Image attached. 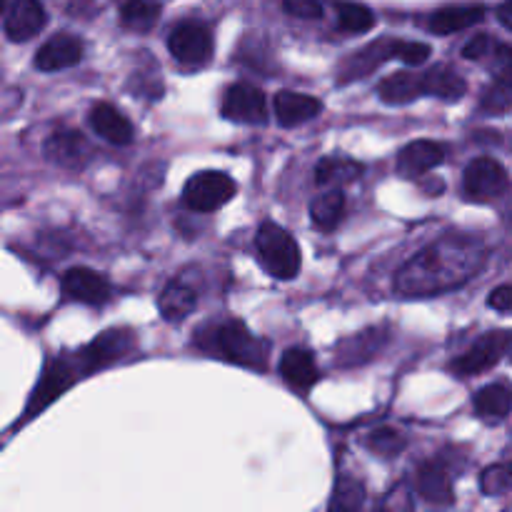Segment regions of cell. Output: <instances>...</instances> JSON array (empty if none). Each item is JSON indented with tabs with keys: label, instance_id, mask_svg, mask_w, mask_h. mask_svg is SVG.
<instances>
[{
	"label": "cell",
	"instance_id": "cell-29",
	"mask_svg": "<svg viewBox=\"0 0 512 512\" xmlns=\"http://www.w3.org/2000/svg\"><path fill=\"white\" fill-rule=\"evenodd\" d=\"M335 10H338L340 28L348 30V33H365L375 25V15L368 5L335 3Z\"/></svg>",
	"mask_w": 512,
	"mask_h": 512
},
{
	"label": "cell",
	"instance_id": "cell-5",
	"mask_svg": "<svg viewBox=\"0 0 512 512\" xmlns=\"http://www.w3.org/2000/svg\"><path fill=\"white\" fill-rule=\"evenodd\" d=\"M168 48L178 63L198 68L213 58V33L200 20H183L170 33Z\"/></svg>",
	"mask_w": 512,
	"mask_h": 512
},
{
	"label": "cell",
	"instance_id": "cell-11",
	"mask_svg": "<svg viewBox=\"0 0 512 512\" xmlns=\"http://www.w3.org/2000/svg\"><path fill=\"white\" fill-rule=\"evenodd\" d=\"M445 155H448V145L438 143V140H415L400 150L398 173L408 180L423 178L425 173L443 163Z\"/></svg>",
	"mask_w": 512,
	"mask_h": 512
},
{
	"label": "cell",
	"instance_id": "cell-31",
	"mask_svg": "<svg viewBox=\"0 0 512 512\" xmlns=\"http://www.w3.org/2000/svg\"><path fill=\"white\" fill-rule=\"evenodd\" d=\"M365 503V490L358 480L343 478L335 485L333 500H330V508L333 510H360Z\"/></svg>",
	"mask_w": 512,
	"mask_h": 512
},
{
	"label": "cell",
	"instance_id": "cell-34",
	"mask_svg": "<svg viewBox=\"0 0 512 512\" xmlns=\"http://www.w3.org/2000/svg\"><path fill=\"white\" fill-rule=\"evenodd\" d=\"M490 73H493L495 80L500 83L512 85V45L503 43L495 48L493 63H490Z\"/></svg>",
	"mask_w": 512,
	"mask_h": 512
},
{
	"label": "cell",
	"instance_id": "cell-15",
	"mask_svg": "<svg viewBox=\"0 0 512 512\" xmlns=\"http://www.w3.org/2000/svg\"><path fill=\"white\" fill-rule=\"evenodd\" d=\"M418 493L430 505H453V475L440 460H428L418 470Z\"/></svg>",
	"mask_w": 512,
	"mask_h": 512
},
{
	"label": "cell",
	"instance_id": "cell-12",
	"mask_svg": "<svg viewBox=\"0 0 512 512\" xmlns=\"http://www.w3.org/2000/svg\"><path fill=\"white\" fill-rule=\"evenodd\" d=\"M85 45L83 40L75 38V35L60 33L53 35L48 43L40 45V50L35 53V68L43 70V73H53V70L73 68L83 60Z\"/></svg>",
	"mask_w": 512,
	"mask_h": 512
},
{
	"label": "cell",
	"instance_id": "cell-30",
	"mask_svg": "<svg viewBox=\"0 0 512 512\" xmlns=\"http://www.w3.org/2000/svg\"><path fill=\"white\" fill-rule=\"evenodd\" d=\"M365 445L378 458H395L405 448V435L395 428H378L368 435Z\"/></svg>",
	"mask_w": 512,
	"mask_h": 512
},
{
	"label": "cell",
	"instance_id": "cell-7",
	"mask_svg": "<svg viewBox=\"0 0 512 512\" xmlns=\"http://www.w3.org/2000/svg\"><path fill=\"white\" fill-rule=\"evenodd\" d=\"M512 335L505 330H493V333L483 335L468 353H463L460 358H455L448 365V370L458 378H470V375H480L485 370H490L493 365H498V360L505 353H510Z\"/></svg>",
	"mask_w": 512,
	"mask_h": 512
},
{
	"label": "cell",
	"instance_id": "cell-40",
	"mask_svg": "<svg viewBox=\"0 0 512 512\" xmlns=\"http://www.w3.org/2000/svg\"><path fill=\"white\" fill-rule=\"evenodd\" d=\"M510 353H512V343H510Z\"/></svg>",
	"mask_w": 512,
	"mask_h": 512
},
{
	"label": "cell",
	"instance_id": "cell-24",
	"mask_svg": "<svg viewBox=\"0 0 512 512\" xmlns=\"http://www.w3.org/2000/svg\"><path fill=\"white\" fill-rule=\"evenodd\" d=\"M423 83L425 95L448 100V103H455V100H460L468 93V83H465L450 65H435V68L425 70Z\"/></svg>",
	"mask_w": 512,
	"mask_h": 512
},
{
	"label": "cell",
	"instance_id": "cell-33",
	"mask_svg": "<svg viewBox=\"0 0 512 512\" xmlns=\"http://www.w3.org/2000/svg\"><path fill=\"white\" fill-rule=\"evenodd\" d=\"M480 490L490 498L495 495H505L512 490V463H500V465H490L488 470L480 478Z\"/></svg>",
	"mask_w": 512,
	"mask_h": 512
},
{
	"label": "cell",
	"instance_id": "cell-21",
	"mask_svg": "<svg viewBox=\"0 0 512 512\" xmlns=\"http://www.w3.org/2000/svg\"><path fill=\"white\" fill-rule=\"evenodd\" d=\"M73 380H75L73 365L65 363V360H55V363H50L48 370H45L43 380H40V385L35 388L33 400H30L28 405V413L33 415L38 413V410H43L48 403H53V400L58 398V395L73 383Z\"/></svg>",
	"mask_w": 512,
	"mask_h": 512
},
{
	"label": "cell",
	"instance_id": "cell-10",
	"mask_svg": "<svg viewBox=\"0 0 512 512\" xmlns=\"http://www.w3.org/2000/svg\"><path fill=\"white\" fill-rule=\"evenodd\" d=\"M45 23H48V13H45L40 0H13L5 8L3 30L13 43L35 38L45 28Z\"/></svg>",
	"mask_w": 512,
	"mask_h": 512
},
{
	"label": "cell",
	"instance_id": "cell-4",
	"mask_svg": "<svg viewBox=\"0 0 512 512\" xmlns=\"http://www.w3.org/2000/svg\"><path fill=\"white\" fill-rule=\"evenodd\" d=\"M235 180L220 170H203L185 183L183 203L195 213H213L235 198Z\"/></svg>",
	"mask_w": 512,
	"mask_h": 512
},
{
	"label": "cell",
	"instance_id": "cell-17",
	"mask_svg": "<svg viewBox=\"0 0 512 512\" xmlns=\"http://www.w3.org/2000/svg\"><path fill=\"white\" fill-rule=\"evenodd\" d=\"M485 18V8L480 3H468V5H445L438 8L428 18L430 33L435 35H453L460 33L465 28H473L480 20Z\"/></svg>",
	"mask_w": 512,
	"mask_h": 512
},
{
	"label": "cell",
	"instance_id": "cell-2",
	"mask_svg": "<svg viewBox=\"0 0 512 512\" xmlns=\"http://www.w3.org/2000/svg\"><path fill=\"white\" fill-rule=\"evenodd\" d=\"M198 343L213 355H220V358L243 365V368H268V345H265V340L255 338L240 320H225L215 328L203 330L198 335Z\"/></svg>",
	"mask_w": 512,
	"mask_h": 512
},
{
	"label": "cell",
	"instance_id": "cell-39",
	"mask_svg": "<svg viewBox=\"0 0 512 512\" xmlns=\"http://www.w3.org/2000/svg\"><path fill=\"white\" fill-rule=\"evenodd\" d=\"M498 20L505 25V28L512 30V0H505L498 8Z\"/></svg>",
	"mask_w": 512,
	"mask_h": 512
},
{
	"label": "cell",
	"instance_id": "cell-28",
	"mask_svg": "<svg viewBox=\"0 0 512 512\" xmlns=\"http://www.w3.org/2000/svg\"><path fill=\"white\" fill-rule=\"evenodd\" d=\"M160 18V5L153 0H125L120 8V20L130 30H150Z\"/></svg>",
	"mask_w": 512,
	"mask_h": 512
},
{
	"label": "cell",
	"instance_id": "cell-1",
	"mask_svg": "<svg viewBox=\"0 0 512 512\" xmlns=\"http://www.w3.org/2000/svg\"><path fill=\"white\" fill-rule=\"evenodd\" d=\"M483 243L470 235H445L415 258H410L395 275V290L405 298H428L448 293L468 283L485 265Z\"/></svg>",
	"mask_w": 512,
	"mask_h": 512
},
{
	"label": "cell",
	"instance_id": "cell-37",
	"mask_svg": "<svg viewBox=\"0 0 512 512\" xmlns=\"http://www.w3.org/2000/svg\"><path fill=\"white\" fill-rule=\"evenodd\" d=\"M283 8L285 13L303 20L323 18V5H320V0H283Z\"/></svg>",
	"mask_w": 512,
	"mask_h": 512
},
{
	"label": "cell",
	"instance_id": "cell-19",
	"mask_svg": "<svg viewBox=\"0 0 512 512\" xmlns=\"http://www.w3.org/2000/svg\"><path fill=\"white\" fill-rule=\"evenodd\" d=\"M90 128L113 145H128L135 135L133 123L110 103H98L90 110Z\"/></svg>",
	"mask_w": 512,
	"mask_h": 512
},
{
	"label": "cell",
	"instance_id": "cell-32",
	"mask_svg": "<svg viewBox=\"0 0 512 512\" xmlns=\"http://www.w3.org/2000/svg\"><path fill=\"white\" fill-rule=\"evenodd\" d=\"M480 110L485 115H505L512 110V85L500 83L495 80L493 85H488L480 98Z\"/></svg>",
	"mask_w": 512,
	"mask_h": 512
},
{
	"label": "cell",
	"instance_id": "cell-25",
	"mask_svg": "<svg viewBox=\"0 0 512 512\" xmlns=\"http://www.w3.org/2000/svg\"><path fill=\"white\" fill-rule=\"evenodd\" d=\"M510 410H512V388L508 383L485 385V388L475 395V413H478V418L488 420V423L508 418Z\"/></svg>",
	"mask_w": 512,
	"mask_h": 512
},
{
	"label": "cell",
	"instance_id": "cell-16",
	"mask_svg": "<svg viewBox=\"0 0 512 512\" xmlns=\"http://www.w3.org/2000/svg\"><path fill=\"white\" fill-rule=\"evenodd\" d=\"M133 348V335L130 330H108L100 338H95L88 348L83 350L85 370L103 368V365H110L113 360L128 355V350Z\"/></svg>",
	"mask_w": 512,
	"mask_h": 512
},
{
	"label": "cell",
	"instance_id": "cell-26",
	"mask_svg": "<svg viewBox=\"0 0 512 512\" xmlns=\"http://www.w3.org/2000/svg\"><path fill=\"white\" fill-rule=\"evenodd\" d=\"M310 218L318 225L320 230L330 233V230L338 228L345 218V195L338 188L328 190V193L318 195L310 205Z\"/></svg>",
	"mask_w": 512,
	"mask_h": 512
},
{
	"label": "cell",
	"instance_id": "cell-22",
	"mask_svg": "<svg viewBox=\"0 0 512 512\" xmlns=\"http://www.w3.org/2000/svg\"><path fill=\"white\" fill-rule=\"evenodd\" d=\"M378 95L383 103L388 105H405L418 100L420 95H425V83L423 73H410V70H400V73L388 75V78L380 83Z\"/></svg>",
	"mask_w": 512,
	"mask_h": 512
},
{
	"label": "cell",
	"instance_id": "cell-35",
	"mask_svg": "<svg viewBox=\"0 0 512 512\" xmlns=\"http://www.w3.org/2000/svg\"><path fill=\"white\" fill-rule=\"evenodd\" d=\"M430 55V45L413 43V40H398L395 43V58L403 60L405 65H420L425 63Z\"/></svg>",
	"mask_w": 512,
	"mask_h": 512
},
{
	"label": "cell",
	"instance_id": "cell-13",
	"mask_svg": "<svg viewBox=\"0 0 512 512\" xmlns=\"http://www.w3.org/2000/svg\"><path fill=\"white\" fill-rule=\"evenodd\" d=\"M63 293L85 305H105L113 295L108 278L90 268H73L63 275Z\"/></svg>",
	"mask_w": 512,
	"mask_h": 512
},
{
	"label": "cell",
	"instance_id": "cell-9",
	"mask_svg": "<svg viewBox=\"0 0 512 512\" xmlns=\"http://www.w3.org/2000/svg\"><path fill=\"white\" fill-rule=\"evenodd\" d=\"M395 43H398L395 38H380L373 40L370 45H365V48L350 53L348 58L343 60V65H340L338 83L348 85L353 83V80L373 75L380 65L388 63L390 58H395Z\"/></svg>",
	"mask_w": 512,
	"mask_h": 512
},
{
	"label": "cell",
	"instance_id": "cell-38",
	"mask_svg": "<svg viewBox=\"0 0 512 512\" xmlns=\"http://www.w3.org/2000/svg\"><path fill=\"white\" fill-rule=\"evenodd\" d=\"M488 305L493 310H498V313L512 315V285H500V288H495L493 293H490Z\"/></svg>",
	"mask_w": 512,
	"mask_h": 512
},
{
	"label": "cell",
	"instance_id": "cell-3",
	"mask_svg": "<svg viewBox=\"0 0 512 512\" xmlns=\"http://www.w3.org/2000/svg\"><path fill=\"white\" fill-rule=\"evenodd\" d=\"M260 263L273 278L293 280L300 273V248L293 235L275 223H263L255 235Z\"/></svg>",
	"mask_w": 512,
	"mask_h": 512
},
{
	"label": "cell",
	"instance_id": "cell-14",
	"mask_svg": "<svg viewBox=\"0 0 512 512\" xmlns=\"http://www.w3.org/2000/svg\"><path fill=\"white\" fill-rule=\"evenodd\" d=\"M45 155H48L55 165L78 170L88 163L90 145L85 143L83 135L75 133V130H55V133L45 140Z\"/></svg>",
	"mask_w": 512,
	"mask_h": 512
},
{
	"label": "cell",
	"instance_id": "cell-27",
	"mask_svg": "<svg viewBox=\"0 0 512 512\" xmlns=\"http://www.w3.org/2000/svg\"><path fill=\"white\" fill-rule=\"evenodd\" d=\"M360 175H363V165L355 163V160L323 158L318 163V168H315V183L338 188V185L353 183V180H358Z\"/></svg>",
	"mask_w": 512,
	"mask_h": 512
},
{
	"label": "cell",
	"instance_id": "cell-36",
	"mask_svg": "<svg viewBox=\"0 0 512 512\" xmlns=\"http://www.w3.org/2000/svg\"><path fill=\"white\" fill-rule=\"evenodd\" d=\"M495 48H498V43H495V40L490 38L488 33H480V35H475V38H470L468 43H465L463 58L483 60V58H488V55H493Z\"/></svg>",
	"mask_w": 512,
	"mask_h": 512
},
{
	"label": "cell",
	"instance_id": "cell-20",
	"mask_svg": "<svg viewBox=\"0 0 512 512\" xmlns=\"http://www.w3.org/2000/svg\"><path fill=\"white\" fill-rule=\"evenodd\" d=\"M280 375H283V380L290 388L300 390V393L313 388L320 378L315 358L303 348L285 350L283 360H280Z\"/></svg>",
	"mask_w": 512,
	"mask_h": 512
},
{
	"label": "cell",
	"instance_id": "cell-8",
	"mask_svg": "<svg viewBox=\"0 0 512 512\" xmlns=\"http://www.w3.org/2000/svg\"><path fill=\"white\" fill-rule=\"evenodd\" d=\"M223 118L233 123L263 125L268 120L265 93L253 83H235L223 95Z\"/></svg>",
	"mask_w": 512,
	"mask_h": 512
},
{
	"label": "cell",
	"instance_id": "cell-6",
	"mask_svg": "<svg viewBox=\"0 0 512 512\" xmlns=\"http://www.w3.org/2000/svg\"><path fill=\"white\" fill-rule=\"evenodd\" d=\"M508 188L510 178L498 160L475 158L473 163L465 168L463 190L468 200H475V203H490V200H498L500 195L508 193Z\"/></svg>",
	"mask_w": 512,
	"mask_h": 512
},
{
	"label": "cell",
	"instance_id": "cell-23",
	"mask_svg": "<svg viewBox=\"0 0 512 512\" xmlns=\"http://www.w3.org/2000/svg\"><path fill=\"white\" fill-rule=\"evenodd\" d=\"M195 300H198V295H195V290L190 285H185L183 280H173V283L165 285L158 298L160 315L168 323H180V320H185L193 313Z\"/></svg>",
	"mask_w": 512,
	"mask_h": 512
},
{
	"label": "cell",
	"instance_id": "cell-18",
	"mask_svg": "<svg viewBox=\"0 0 512 512\" xmlns=\"http://www.w3.org/2000/svg\"><path fill=\"white\" fill-rule=\"evenodd\" d=\"M320 110H323V105L313 95L295 93V90H280L275 95V115H278V123L285 125V128H295V125L318 118Z\"/></svg>",
	"mask_w": 512,
	"mask_h": 512
}]
</instances>
